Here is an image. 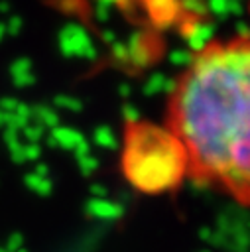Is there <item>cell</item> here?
I'll return each mask as SVG.
<instances>
[{
    "label": "cell",
    "instance_id": "obj_1",
    "mask_svg": "<svg viewBox=\"0 0 250 252\" xmlns=\"http://www.w3.org/2000/svg\"><path fill=\"white\" fill-rule=\"evenodd\" d=\"M165 124L187 150L189 177L250 205V33L209 41L191 57Z\"/></svg>",
    "mask_w": 250,
    "mask_h": 252
},
{
    "label": "cell",
    "instance_id": "obj_2",
    "mask_svg": "<svg viewBox=\"0 0 250 252\" xmlns=\"http://www.w3.org/2000/svg\"><path fill=\"white\" fill-rule=\"evenodd\" d=\"M120 173L144 195H163L189 177V156L167 124L128 120L120 142Z\"/></svg>",
    "mask_w": 250,
    "mask_h": 252
}]
</instances>
